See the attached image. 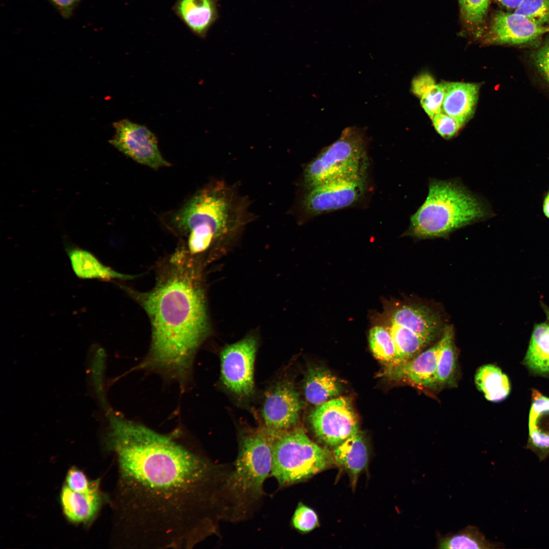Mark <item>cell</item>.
<instances>
[{"instance_id":"6da1fadb","label":"cell","mask_w":549,"mask_h":549,"mask_svg":"<svg viewBox=\"0 0 549 549\" xmlns=\"http://www.w3.org/2000/svg\"><path fill=\"white\" fill-rule=\"evenodd\" d=\"M126 547L191 548L212 531L217 468L171 436L111 413Z\"/></svg>"},{"instance_id":"7a4b0ae2","label":"cell","mask_w":549,"mask_h":549,"mask_svg":"<svg viewBox=\"0 0 549 549\" xmlns=\"http://www.w3.org/2000/svg\"><path fill=\"white\" fill-rule=\"evenodd\" d=\"M195 257L184 245L179 246L162 268L152 289L128 290L151 325L150 352L142 366L163 371L180 381L190 373L196 351L208 331Z\"/></svg>"},{"instance_id":"3957f363","label":"cell","mask_w":549,"mask_h":549,"mask_svg":"<svg viewBox=\"0 0 549 549\" xmlns=\"http://www.w3.org/2000/svg\"><path fill=\"white\" fill-rule=\"evenodd\" d=\"M164 217L167 228L186 238L185 246L195 257L232 240L254 218L248 199L223 180L208 183Z\"/></svg>"},{"instance_id":"277c9868","label":"cell","mask_w":549,"mask_h":549,"mask_svg":"<svg viewBox=\"0 0 549 549\" xmlns=\"http://www.w3.org/2000/svg\"><path fill=\"white\" fill-rule=\"evenodd\" d=\"M493 216L488 203L458 180L432 179L425 201L410 218L407 234L418 239L446 237Z\"/></svg>"},{"instance_id":"5b68a950","label":"cell","mask_w":549,"mask_h":549,"mask_svg":"<svg viewBox=\"0 0 549 549\" xmlns=\"http://www.w3.org/2000/svg\"><path fill=\"white\" fill-rule=\"evenodd\" d=\"M272 436L266 431H249L240 438L234 467L224 490L233 517L244 515L260 499L271 473Z\"/></svg>"},{"instance_id":"8992f818","label":"cell","mask_w":549,"mask_h":549,"mask_svg":"<svg viewBox=\"0 0 549 549\" xmlns=\"http://www.w3.org/2000/svg\"><path fill=\"white\" fill-rule=\"evenodd\" d=\"M272 436L270 474L282 486L304 480L334 462L329 450L312 441L301 428Z\"/></svg>"},{"instance_id":"52a82bcc","label":"cell","mask_w":549,"mask_h":549,"mask_svg":"<svg viewBox=\"0 0 549 549\" xmlns=\"http://www.w3.org/2000/svg\"><path fill=\"white\" fill-rule=\"evenodd\" d=\"M367 138L362 129L349 127L339 139L324 148L305 167L303 184L306 189L324 181L367 174Z\"/></svg>"},{"instance_id":"ba28073f","label":"cell","mask_w":549,"mask_h":549,"mask_svg":"<svg viewBox=\"0 0 549 549\" xmlns=\"http://www.w3.org/2000/svg\"><path fill=\"white\" fill-rule=\"evenodd\" d=\"M366 175L337 178L306 189L301 204L302 212L314 217L353 205L366 191Z\"/></svg>"},{"instance_id":"9c48e42d","label":"cell","mask_w":549,"mask_h":549,"mask_svg":"<svg viewBox=\"0 0 549 549\" xmlns=\"http://www.w3.org/2000/svg\"><path fill=\"white\" fill-rule=\"evenodd\" d=\"M114 135L110 143L134 161L154 170L171 165L162 156L156 135L144 125L128 119L113 124Z\"/></svg>"},{"instance_id":"30bf717a","label":"cell","mask_w":549,"mask_h":549,"mask_svg":"<svg viewBox=\"0 0 549 549\" xmlns=\"http://www.w3.org/2000/svg\"><path fill=\"white\" fill-rule=\"evenodd\" d=\"M257 343L252 336L226 346L221 353V380L236 396L247 398L254 391V367Z\"/></svg>"},{"instance_id":"8fae6325","label":"cell","mask_w":549,"mask_h":549,"mask_svg":"<svg viewBox=\"0 0 549 549\" xmlns=\"http://www.w3.org/2000/svg\"><path fill=\"white\" fill-rule=\"evenodd\" d=\"M309 419L318 438L331 446H337L358 432L357 418L351 403L345 397L317 406Z\"/></svg>"},{"instance_id":"7c38bea8","label":"cell","mask_w":549,"mask_h":549,"mask_svg":"<svg viewBox=\"0 0 549 549\" xmlns=\"http://www.w3.org/2000/svg\"><path fill=\"white\" fill-rule=\"evenodd\" d=\"M301 403L292 383H279L266 396L262 408L265 429L271 435L294 428L299 417Z\"/></svg>"},{"instance_id":"4fadbf2b","label":"cell","mask_w":549,"mask_h":549,"mask_svg":"<svg viewBox=\"0 0 549 549\" xmlns=\"http://www.w3.org/2000/svg\"><path fill=\"white\" fill-rule=\"evenodd\" d=\"M546 33L547 26L538 25L522 15L499 11L493 17L484 41L491 44H522Z\"/></svg>"},{"instance_id":"5bb4252c","label":"cell","mask_w":549,"mask_h":549,"mask_svg":"<svg viewBox=\"0 0 549 549\" xmlns=\"http://www.w3.org/2000/svg\"><path fill=\"white\" fill-rule=\"evenodd\" d=\"M442 344L441 338L433 346L410 360L390 366L384 374L395 378L405 377L417 385L426 387L436 386L438 384L437 362Z\"/></svg>"},{"instance_id":"9a60e30c","label":"cell","mask_w":549,"mask_h":549,"mask_svg":"<svg viewBox=\"0 0 549 549\" xmlns=\"http://www.w3.org/2000/svg\"><path fill=\"white\" fill-rule=\"evenodd\" d=\"M528 431L526 448L540 461L545 460L549 456V398L536 390L532 393Z\"/></svg>"},{"instance_id":"2e32d148","label":"cell","mask_w":549,"mask_h":549,"mask_svg":"<svg viewBox=\"0 0 549 549\" xmlns=\"http://www.w3.org/2000/svg\"><path fill=\"white\" fill-rule=\"evenodd\" d=\"M172 10L191 33L202 39L219 17L217 0H176Z\"/></svg>"},{"instance_id":"e0dca14e","label":"cell","mask_w":549,"mask_h":549,"mask_svg":"<svg viewBox=\"0 0 549 549\" xmlns=\"http://www.w3.org/2000/svg\"><path fill=\"white\" fill-rule=\"evenodd\" d=\"M445 95L442 111L453 117L462 127L474 114L478 97L475 83L444 82Z\"/></svg>"},{"instance_id":"ac0fdd59","label":"cell","mask_w":549,"mask_h":549,"mask_svg":"<svg viewBox=\"0 0 549 549\" xmlns=\"http://www.w3.org/2000/svg\"><path fill=\"white\" fill-rule=\"evenodd\" d=\"M61 503L67 517L74 522H85L97 513L101 503L98 484L85 492H77L67 485L61 492Z\"/></svg>"},{"instance_id":"d6986e66","label":"cell","mask_w":549,"mask_h":549,"mask_svg":"<svg viewBox=\"0 0 549 549\" xmlns=\"http://www.w3.org/2000/svg\"><path fill=\"white\" fill-rule=\"evenodd\" d=\"M335 447L334 462L349 473L354 483L369 463V450L363 437L358 432Z\"/></svg>"},{"instance_id":"ffe728a7","label":"cell","mask_w":549,"mask_h":549,"mask_svg":"<svg viewBox=\"0 0 549 549\" xmlns=\"http://www.w3.org/2000/svg\"><path fill=\"white\" fill-rule=\"evenodd\" d=\"M67 253L73 271L79 278L103 281L132 278L131 276L121 274L106 266L93 254L84 249L70 248Z\"/></svg>"},{"instance_id":"44dd1931","label":"cell","mask_w":549,"mask_h":549,"mask_svg":"<svg viewBox=\"0 0 549 549\" xmlns=\"http://www.w3.org/2000/svg\"><path fill=\"white\" fill-rule=\"evenodd\" d=\"M523 363L532 373L549 377V324L534 325Z\"/></svg>"},{"instance_id":"7402d4cb","label":"cell","mask_w":549,"mask_h":549,"mask_svg":"<svg viewBox=\"0 0 549 549\" xmlns=\"http://www.w3.org/2000/svg\"><path fill=\"white\" fill-rule=\"evenodd\" d=\"M340 384L329 371L321 368L310 369L305 377L303 390L306 400L318 406L340 391Z\"/></svg>"},{"instance_id":"603a6c76","label":"cell","mask_w":549,"mask_h":549,"mask_svg":"<svg viewBox=\"0 0 549 549\" xmlns=\"http://www.w3.org/2000/svg\"><path fill=\"white\" fill-rule=\"evenodd\" d=\"M477 389L485 398L492 402H499L507 398L510 384L507 375L498 367L486 364L480 367L475 376Z\"/></svg>"},{"instance_id":"cb8c5ba5","label":"cell","mask_w":549,"mask_h":549,"mask_svg":"<svg viewBox=\"0 0 549 549\" xmlns=\"http://www.w3.org/2000/svg\"><path fill=\"white\" fill-rule=\"evenodd\" d=\"M438 548H499L500 543L487 540L476 526L469 525L455 533L437 535Z\"/></svg>"},{"instance_id":"d4e9b609","label":"cell","mask_w":549,"mask_h":549,"mask_svg":"<svg viewBox=\"0 0 549 549\" xmlns=\"http://www.w3.org/2000/svg\"><path fill=\"white\" fill-rule=\"evenodd\" d=\"M387 328L391 333L401 363L415 357L432 341L393 323L390 322Z\"/></svg>"},{"instance_id":"484cf974","label":"cell","mask_w":549,"mask_h":549,"mask_svg":"<svg viewBox=\"0 0 549 549\" xmlns=\"http://www.w3.org/2000/svg\"><path fill=\"white\" fill-rule=\"evenodd\" d=\"M369 340L371 350L378 359L394 366L401 361L394 343L389 330L382 326H375L369 332Z\"/></svg>"},{"instance_id":"4316f807","label":"cell","mask_w":549,"mask_h":549,"mask_svg":"<svg viewBox=\"0 0 549 549\" xmlns=\"http://www.w3.org/2000/svg\"><path fill=\"white\" fill-rule=\"evenodd\" d=\"M443 344L439 355L437 379L438 384H444L453 379L456 368V354L453 338L452 326H446L442 337Z\"/></svg>"},{"instance_id":"83f0119b","label":"cell","mask_w":549,"mask_h":549,"mask_svg":"<svg viewBox=\"0 0 549 549\" xmlns=\"http://www.w3.org/2000/svg\"><path fill=\"white\" fill-rule=\"evenodd\" d=\"M462 20L466 29L476 37L483 33L490 0H459Z\"/></svg>"},{"instance_id":"f1b7e54d","label":"cell","mask_w":549,"mask_h":549,"mask_svg":"<svg viewBox=\"0 0 549 549\" xmlns=\"http://www.w3.org/2000/svg\"><path fill=\"white\" fill-rule=\"evenodd\" d=\"M514 12L543 26L549 23V0H523Z\"/></svg>"},{"instance_id":"f546056e","label":"cell","mask_w":549,"mask_h":549,"mask_svg":"<svg viewBox=\"0 0 549 549\" xmlns=\"http://www.w3.org/2000/svg\"><path fill=\"white\" fill-rule=\"evenodd\" d=\"M293 527L298 531L309 532L319 525L316 513L309 507L299 503L295 509L292 519Z\"/></svg>"},{"instance_id":"4dcf8cb0","label":"cell","mask_w":549,"mask_h":549,"mask_svg":"<svg viewBox=\"0 0 549 549\" xmlns=\"http://www.w3.org/2000/svg\"><path fill=\"white\" fill-rule=\"evenodd\" d=\"M445 90L444 83L436 84L421 98L420 104L431 119L442 109Z\"/></svg>"},{"instance_id":"1f68e13d","label":"cell","mask_w":549,"mask_h":549,"mask_svg":"<svg viewBox=\"0 0 549 549\" xmlns=\"http://www.w3.org/2000/svg\"><path fill=\"white\" fill-rule=\"evenodd\" d=\"M432 119L437 132L446 139L454 136L461 127L455 119L443 112L442 109Z\"/></svg>"},{"instance_id":"d6a6232c","label":"cell","mask_w":549,"mask_h":549,"mask_svg":"<svg viewBox=\"0 0 549 549\" xmlns=\"http://www.w3.org/2000/svg\"><path fill=\"white\" fill-rule=\"evenodd\" d=\"M66 483L71 490L77 492L87 491L94 484L88 480L82 471L76 468L69 470L66 477Z\"/></svg>"},{"instance_id":"836d02e7","label":"cell","mask_w":549,"mask_h":549,"mask_svg":"<svg viewBox=\"0 0 549 549\" xmlns=\"http://www.w3.org/2000/svg\"><path fill=\"white\" fill-rule=\"evenodd\" d=\"M533 62L539 73L549 84V40L534 53Z\"/></svg>"},{"instance_id":"e575fe53","label":"cell","mask_w":549,"mask_h":549,"mask_svg":"<svg viewBox=\"0 0 549 549\" xmlns=\"http://www.w3.org/2000/svg\"><path fill=\"white\" fill-rule=\"evenodd\" d=\"M435 85V80L431 75L422 74L413 79L411 90L415 96L421 98Z\"/></svg>"},{"instance_id":"d590c367","label":"cell","mask_w":549,"mask_h":549,"mask_svg":"<svg viewBox=\"0 0 549 549\" xmlns=\"http://www.w3.org/2000/svg\"><path fill=\"white\" fill-rule=\"evenodd\" d=\"M101 350L98 351L93 362V379L96 390L99 395V398L103 399V385H102V372L103 367V358Z\"/></svg>"},{"instance_id":"8d00e7d4","label":"cell","mask_w":549,"mask_h":549,"mask_svg":"<svg viewBox=\"0 0 549 549\" xmlns=\"http://www.w3.org/2000/svg\"><path fill=\"white\" fill-rule=\"evenodd\" d=\"M62 17L69 18L81 0H49Z\"/></svg>"},{"instance_id":"74e56055","label":"cell","mask_w":549,"mask_h":549,"mask_svg":"<svg viewBox=\"0 0 549 549\" xmlns=\"http://www.w3.org/2000/svg\"><path fill=\"white\" fill-rule=\"evenodd\" d=\"M498 3L509 9L515 10L523 0H495Z\"/></svg>"},{"instance_id":"f35d334b","label":"cell","mask_w":549,"mask_h":549,"mask_svg":"<svg viewBox=\"0 0 549 549\" xmlns=\"http://www.w3.org/2000/svg\"><path fill=\"white\" fill-rule=\"evenodd\" d=\"M543 211L545 216L549 219V193L546 195L543 203Z\"/></svg>"},{"instance_id":"ab89813d","label":"cell","mask_w":549,"mask_h":549,"mask_svg":"<svg viewBox=\"0 0 549 549\" xmlns=\"http://www.w3.org/2000/svg\"><path fill=\"white\" fill-rule=\"evenodd\" d=\"M541 307L546 316L547 322L549 324V307L542 302H541Z\"/></svg>"},{"instance_id":"60d3db41","label":"cell","mask_w":549,"mask_h":549,"mask_svg":"<svg viewBox=\"0 0 549 549\" xmlns=\"http://www.w3.org/2000/svg\"><path fill=\"white\" fill-rule=\"evenodd\" d=\"M547 32H549V26H547Z\"/></svg>"},{"instance_id":"b9f144b4","label":"cell","mask_w":549,"mask_h":549,"mask_svg":"<svg viewBox=\"0 0 549 549\" xmlns=\"http://www.w3.org/2000/svg\"><path fill=\"white\" fill-rule=\"evenodd\" d=\"M548 193H549V191H548Z\"/></svg>"}]
</instances>
